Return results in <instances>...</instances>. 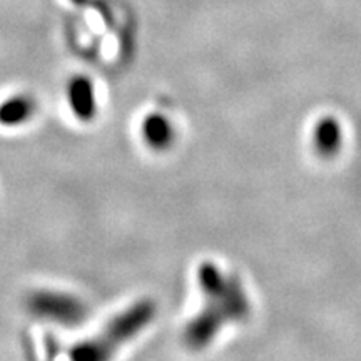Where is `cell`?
<instances>
[{
    "label": "cell",
    "instance_id": "obj_2",
    "mask_svg": "<svg viewBox=\"0 0 361 361\" xmlns=\"http://www.w3.org/2000/svg\"><path fill=\"white\" fill-rule=\"evenodd\" d=\"M157 305L151 298L134 301L117 313L92 338L75 343L69 350V361H112L123 346L133 341L154 322Z\"/></svg>",
    "mask_w": 361,
    "mask_h": 361
},
{
    "label": "cell",
    "instance_id": "obj_5",
    "mask_svg": "<svg viewBox=\"0 0 361 361\" xmlns=\"http://www.w3.org/2000/svg\"><path fill=\"white\" fill-rule=\"evenodd\" d=\"M141 135L152 151H168L176 141V128L166 114L151 112L142 119Z\"/></svg>",
    "mask_w": 361,
    "mask_h": 361
},
{
    "label": "cell",
    "instance_id": "obj_1",
    "mask_svg": "<svg viewBox=\"0 0 361 361\" xmlns=\"http://www.w3.org/2000/svg\"><path fill=\"white\" fill-rule=\"evenodd\" d=\"M196 276L204 306L184 326L183 343L189 350L201 351L211 345L224 324L245 318L250 306L238 279L226 276L214 263H201Z\"/></svg>",
    "mask_w": 361,
    "mask_h": 361
},
{
    "label": "cell",
    "instance_id": "obj_4",
    "mask_svg": "<svg viewBox=\"0 0 361 361\" xmlns=\"http://www.w3.org/2000/svg\"><path fill=\"white\" fill-rule=\"evenodd\" d=\"M67 102L80 123H90L97 116L96 85L87 75H75L67 84Z\"/></svg>",
    "mask_w": 361,
    "mask_h": 361
},
{
    "label": "cell",
    "instance_id": "obj_6",
    "mask_svg": "<svg viewBox=\"0 0 361 361\" xmlns=\"http://www.w3.org/2000/svg\"><path fill=\"white\" fill-rule=\"evenodd\" d=\"M37 112V101L30 94H13L0 102V126L19 128Z\"/></svg>",
    "mask_w": 361,
    "mask_h": 361
},
{
    "label": "cell",
    "instance_id": "obj_3",
    "mask_svg": "<svg viewBox=\"0 0 361 361\" xmlns=\"http://www.w3.org/2000/svg\"><path fill=\"white\" fill-rule=\"evenodd\" d=\"M27 308L35 318L47 319L61 326L74 328L85 322L87 305L72 293L57 290H37L27 298Z\"/></svg>",
    "mask_w": 361,
    "mask_h": 361
}]
</instances>
